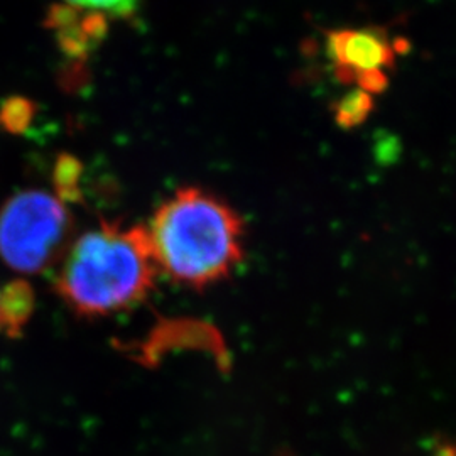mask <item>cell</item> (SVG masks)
<instances>
[{
    "label": "cell",
    "instance_id": "7",
    "mask_svg": "<svg viewBox=\"0 0 456 456\" xmlns=\"http://www.w3.org/2000/svg\"><path fill=\"white\" fill-rule=\"evenodd\" d=\"M71 12L100 20L129 19L135 11V0H61Z\"/></svg>",
    "mask_w": 456,
    "mask_h": 456
},
{
    "label": "cell",
    "instance_id": "1",
    "mask_svg": "<svg viewBox=\"0 0 456 456\" xmlns=\"http://www.w3.org/2000/svg\"><path fill=\"white\" fill-rule=\"evenodd\" d=\"M159 273L205 289L227 279L245 257L244 220L227 201L201 188H181L146 225Z\"/></svg>",
    "mask_w": 456,
    "mask_h": 456
},
{
    "label": "cell",
    "instance_id": "6",
    "mask_svg": "<svg viewBox=\"0 0 456 456\" xmlns=\"http://www.w3.org/2000/svg\"><path fill=\"white\" fill-rule=\"evenodd\" d=\"M374 95L360 88H352L331 105L333 120L343 131H352L367 122V118L374 112Z\"/></svg>",
    "mask_w": 456,
    "mask_h": 456
},
{
    "label": "cell",
    "instance_id": "5",
    "mask_svg": "<svg viewBox=\"0 0 456 456\" xmlns=\"http://www.w3.org/2000/svg\"><path fill=\"white\" fill-rule=\"evenodd\" d=\"M33 311V293L22 281L11 284L0 294V328L5 333L17 331Z\"/></svg>",
    "mask_w": 456,
    "mask_h": 456
},
{
    "label": "cell",
    "instance_id": "3",
    "mask_svg": "<svg viewBox=\"0 0 456 456\" xmlns=\"http://www.w3.org/2000/svg\"><path fill=\"white\" fill-rule=\"evenodd\" d=\"M73 232L66 200L26 190L0 208V259L19 274H41L65 256Z\"/></svg>",
    "mask_w": 456,
    "mask_h": 456
},
{
    "label": "cell",
    "instance_id": "2",
    "mask_svg": "<svg viewBox=\"0 0 456 456\" xmlns=\"http://www.w3.org/2000/svg\"><path fill=\"white\" fill-rule=\"evenodd\" d=\"M158 274L146 225L102 222L68 247L56 291L77 314L102 318L144 301Z\"/></svg>",
    "mask_w": 456,
    "mask_h": 456
},
{
    "label": "cell",
    "instance_id": "4",
    "mask_svg": "<svg viewBox=\"0 0 456 456\" xmlns=\"http://www.w3.org/2000/svg\"><path fill=\"white\" fill-rule=\"evenodd\" d=\"M409 48L403 37H391L379 26L342 28L325 34V49L333 75L370 95H380L391 82L397 58Z\"/></svg>",
    "mask_w": 456,
    "mask_h": 456
}]
</instances>
